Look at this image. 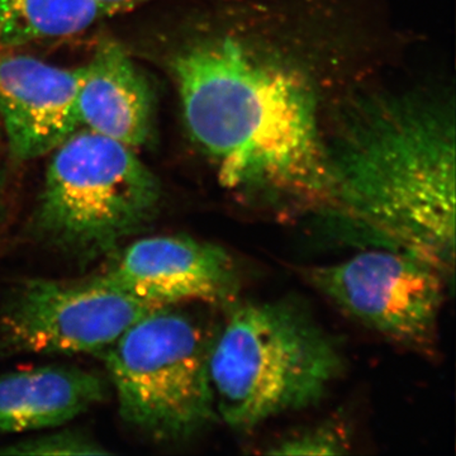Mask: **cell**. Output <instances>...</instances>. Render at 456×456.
Segmentation results:
<instances>
[{
  "mask_svg": "<svg viewBox=\"0 0 456 456\" xmlns=\"http://www.w3.org/2000/svg\"><path fill=\"white\" fill-rule=\"evenodd\" d=\"M305 277L371 331L413 349L434 345L450 281L431 264L401 251L362 248L338 263L305 269Z\"/></svg>",
  "mask_w": 456,
  "mask_h": 456,
  "instance_id": "cell-6",
  "label": "cell"
},
{
  "mask_svg": "<svg viewBox=\"0 0 456 456\" xmlns=\"http://www.w3.org/2000/svg\"><path fill=\"white\" fill-rule=\"evenodd\" d=\"M110 454L97 441L77 431H60L33 437L0 449V455H104Z\"/></svg>",
  "mask_w": 456,
  "mask_h": 456,
  "instance_id": "cell-14",
  "label": "cell"
},
{
  "mask_svg": "<svg viewBox=\"0 0 456 456\" xmlns=\"http://www.w3.org/2000/svg\"><path fill=\"white\" fill-rule=\"evenodd\" d=\"M349 448L350 440L344 426L332 422L297 432L266 452L274 455H342Z\"/></svg>",
  "mask_w": 456,
  "mask_h": 456,
  "instance_id": "cell-13",
  "label": "cell"
},
{
  "mask_svg": "<svg viewBox=\"0 0 456 456\" xmlns=\"http://www.w3.org/2000/svg\"><path fill=\"white\" fill-rule=\"evenodd\" d=\"M160 200V183L134 149L79 128L53 151L36 224L60 248L102 254L145 228Z\"/></svg>",
  "mask_w": 456,
  "mask_h": 456,
  "instance_id": "cell-4",
  "label": "cell"
},
{
  "mask_svg": "<svg viewBox=\"0 0 456 456\" xmlns=\"http://www.w3.org/2000/svg\"><path fill=\"white\" fill-rule=\"evenodd\" d=\"M95 278L152 308L187 302L233 305L239 290L230 255L187 236L137 240Z\"/></svg>",
  "mask_w": 456,
  "mask_h": 456,
  "instance_id": "cell-8",
  "label": "cell"
},
{
  "mask_svg": "<svg viewBox=\"0 0 456 456\" xmlns=\"http://www.w3.org/2000/svg\"><path fill=\"white\" fill-rule=\"evenodd\" d=\"M327 152L331 198L321 215L335 236L356 248L413 255L452 284V114L419 97L365 99Z\"/></svg>",
  "mask_w": 456,
  "mask_h": 456,
  "instance_id": "cell-2",
  "label": "cell"
},
{
  "mask_svg": "<svg viewBox=\"0 0 456 456\" xmlns=\"http://www.w3.org/2000/svg\"><path fill=\"white\" fill-rule=\"evenodd\" d=\"M83 68L65 69L20 53L0 55V123L9 154L28 161L53 152L82 128Z\"/></svg>",
  "mask_w": 456,
  "mask_h": 456,
  "instance_id": "cell-9",
  "label": "cell"
},
{
  "mask_svg": "<svg viewBox=\"0 0 456 456\" xmlns=\"http://www.w3.org/2000/svg\"><path fill=\"white\" fill-rule=\"evenodd\" d=\"M342 367L334 338L298 305H233L209 341L216 417L233 430H253L283 413L316 404Z\"/></svg>",
  "mask_w": 456,
  "mask_h": 456,
  "instance_id": "cell-3",
  "label": "cell"
},
{
  "mask_svg": "<svg viewBox=\"0 0 456 456\" xmlns=\"http://www.w3.org/2000/svg\"><path fill=\"white\" fill-rule=\"evenodd\" d=\"M154 103L149 80L119 45L101 44L83 66L77 97L82 128L137 149L151 137Z\"/></svg>",
  "mask_w": 456,
  "mask_h": 456,
  "instance_id": "cell-10",
  "label": "cell"
},
{
  "mask_svg": "<svg viewBox=\"0 0 456 456\" xmlns=\"http://www.w3.org/2000/svg\"><path fill=\"white\" fill-rule=\"evenodd\" d=\"M154 310L97 278L32 279L0 311V349L28 354H104Z\"/></svg>",
  "mask_w": 456,
  "mask_h": 456,
  "instance_id": "cell-7",
  "label": "cell"
},
{
  "mask_svg": "<svg viewBox=\"0 0 456 456\" xmlns=\"http://www.w3.org/2000/svg\"><path fill=\"white\" fill-rule=\"evenodd\" d=\"M170 65L188 132L224 187L326 208L329 154L305 74L230 35L185 45Z\"/></svg>",
  "mask_w": 456,
  "mask_h": 456,
  "instance_id": "cell-1",
  "label": "cell"
},
{
  "mask_svg": "<svg viewBox=\"0 0 456 456\" xmlns=\"http://www.w3.org/2000/svg\"><path fill=\"white\" fill-rule=\"evenodd\" d=\"M107 395L104 380L77 368L44 367L0 377V432L20 434L68 424Z\"/></svg>",
  "mask_w": 456,
  "mask_h": 456,
  "instance_id": "cell-11",
  "label": "cell"
},
{
  "mask_svg": "<svg viewBox=\"0 0 456 456\" xmlns=\"http://www.w3.org/2000/svg\"><path fill=\"white\" fill-rule=\"evenodd\" d=\"M208 347L196 321L174 307L132 323L103 354L123 421L161 441L213 424Z\"/></svg>",
  "mask_w": 456,
  "mask_h": 456,
  "instance_id": "cell-5",
  "label": "cell"
},
{
  "mask_svg": "<svg viewBox=\"0 0 456 456\" xmlns=\"http://www.w3.org/2000/svg\"><path fill=\"white\" fill-rule=\"evenodd\" d=\"M107 17L98 0H0V50L79 35Z\"/></svg>",
  "mask_w": 456,
  "mask_h": 456,
  "instance_id": "cell-12",
  "label": "cell"
}]
</instances>
